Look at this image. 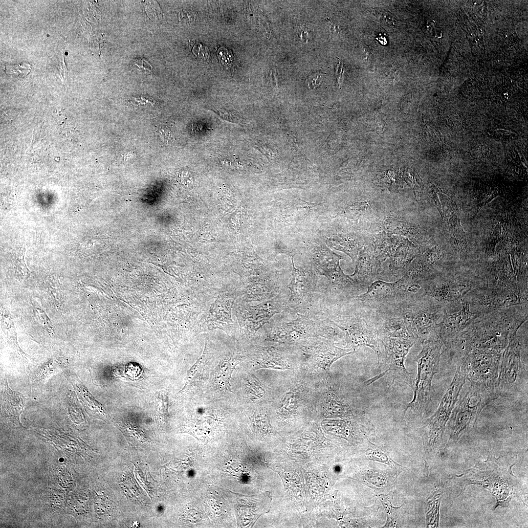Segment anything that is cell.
Masks as SVG:
<instances>
[{
	"label": "cell",
	"instance_id": "cell-1",
	"mask_svg": "<svg viewBox=\"0 0 528 528\" xmlns=\"http://www.w3.org/2000/svg\"><path fill=\"white\" fill-rule=\"evenodd\" d=\"M341 310H324V314L334 326L340 329L349 346L355 351L359 347H369L377 355L378 366L383 354L380 339L374 327L372 309L358 303H353Z\"/></svg>",
	"mask_w": 528,
	"mask_h": 528
},
{
	"label": "cell",
	"instance_id": "cell-2",
	"mask_svg": "<svg viewBox=\"0 0 528 528\" xmlns=\"http://www.w3.org/2000/svg\"><path fill=\"white\" fill-rule=\"evenodd\" d=\"M297 315L292 320L280 322L272 327L267 336L269 341L299 345L314 338L333 341L342 332L322 313Z\"/></svg>",
	"mask_w": 528,
	"mask_h": 528
},
{
	"label": "cell",
	"instance_id": "cell-3",
	"mask_svg": "<svg viewBox=\"0 0 528 528\" xmlns=\"http://www.w3.org/2000/svg\"><path fill=\"white\" fill-rule=\"evenodd\" d=\"M422 349L417 357L418 373L413 400L408 409L422 415L427 411L433 395L432 380L438 373L441 349L443 345L437 335H431L421 342Z\"/></svg>",
	"mask_w": 528,
	"mask_h": 528
},
{
	"label": "cell",
	"instance_id": "cell-4",
	"mask_svg": "<svg viewBox=\"0 0 528 528\" xmlns=\"http://www.w3.org/2000/svg\"><path fill=\"white\" fill-rule=\"evenodd\" d=\"M393 305L420 342L431 335H436L437 328L445 312L443 306L419 292Z\"/></svg>",
	"mask_w": 528,
	"mask_h": 528
},
{
	"label": "cell",
	"instance_id": "cell-5",
	"mask_svg": "<svg viewBox=\"0 0 528 528\" xmlns=\"http://www.w3.org/2000/svg\"><path fill=\"white\" fill-rule=\"evenodd\" d=\"M469 381L465 393L459 397L450 417L451 440L457 441L472 428L484 407L498 398L494 391L484 385Z\"/></svg>",
	"mask_w": 528,
	"mask_h": 528
},
{
	"label": "cell",
	"instance_id": "cell-6",
	"mask_svg": "<svg viewBox=\"0 0 528 528\" xmlns=\"http://www.w3.org/2000/svg\"><path fill=\"white\" fill-rule=\"evenodd\" d=\"M527 372L521 359L520 346L516 331L512 333L503 354L494 393L498 396L507 397L522 390L527 383Z\"/></svg>",
	"mask_w": 528,
	"mask_h": 528
},
{
	"label": "cell",
	"instance_id": "cell-7",
	"mask_svg": "<svg viewBox=\"0 0 528 528\" xmlns=\"http://www.w3.org/2000/svg\"><path fill=\"white\" fill-rule=\"evenodd\" d=\"M380 341L384 346L385 352L379 368L383 369L380 370L379 374L368 380L366 385H371L387 375L392 378L391 385L396 380L399 379L414 389L412 378L405 367L404 362L410 349L418 342V340L384 337L380 338Z\"/></svg>",
	"mask_w": 528,
	"mask_h": 528
},
{
	"label": "cell",
	"instance_id": "cell-8",
	"mask_svg": "<svg viewBox=\"0 0 528 528\" xmlns=\"http://www.w3.org/2000/svg\"><path fill=\"white\" fill-rule=\"evenodd\" d=\"M292 259V276L288 285L290 295L284 304V310L296 314H313V305L319 292L317 279L310 270L296 268Z\"/></svg>",
	"mask_w": 528,
	"mask_h": 528
},
{
	"label": "cell",
	"instance_id": "cell-9",
	"mask_svg": "<svg viewBox=\"0 0 528 528\" xmlns=\"http://www.w3.org/2000/svg\"><path fill=\"white\" fill-rule=\"evenodd\" d=\"M466 379L464 371L457 365L453 379L437 411L425 423V427L428 428L429 430L427 438L430 444H434L441 438L446 424L450 418Z\"/></svg>",
	"mask_w": 528,
	"mask_h": 528
},
{
	"label": "cell",
	"instance_id": "cell-10",
	"mask_svg": "<svg viewBox=\"0 0 528 528\" xmlns=\"http://www.w3.org/2000/svg\"><path fill=\"white\" fill-rule=\"evenodd\" d=\"M413 283L406 275L394 283L377 280L367 287L364 293L351 299L372 309L395 304L413 294L409 291V286Z\"/></svg>",
	"mask_w": 528,
	"mask_h": 528
},
{
	"label": "cell",
	"instance_id": "cell-11",
	"mask_svg": "<svg viewBox=\"0 0 528 528\" xmlns=\"http://www.w3.org/2000/svg\"><path fill=\"white\" fill-rule=\"evenodd\" d=\"M310 257L318 273L327 278L332 288L341 293L349 288L351 279L340 267L341 256L326 247H315L310 251Z\"/></svg>",
	"mask_w": 528,
	"mask_h": 528
},
{
	"label": "cell",
	"instance_id": "cell-12",
	"mask_svg": "<svg viewBox=\"0 0 528 528\" xmlns=\"http://www.w3.org/2000/svg\"><path fill=\"white\" fill-rule=\"evenodd\" d=\"M371 309L379 339L384 337L417 339L407 321L393 304Z\"/></svg>",
	"mask_w": 528,
	"mask_h": 528
},
{
	"label": "cell",
	"instance_id": "cell-13",
	"mask_svg": "<svg viewBox=\"0 0 528 528\" xmlns=\"http://www.w3.org/2000/svg\"><path fill=\"white\" fill-rule=\"evenodd\" d=\"M298 346L305 358L314 366L325 370L328 374L334 362L355 352L352 348L338 347L332 340L321 338L312 339Z\"/></svg>",
	"mask_w": 528,
	"mask_h": 528
},
{
	"label": "cell",
	"instance_id": "cell-14",
	"mask_svg": "<svg viewBox=\"0 0 528 528\" xmlns=\"http://www.w3.org/2000/svg\"><path fill=\"white\" fill-rule=\"evenodd\" d=\"M284 304L277 296L256 306L242 307L239 311L242 312L239 313L240 324L249 334H254L274 315L284 310Z\"/></svg>",
	"mask_w": 528,
	"mask_h": 528
},
{
	"label": "cell",
	"instance_id": "cell-15",
	"mask_svg": "<svg viewBox=\"0 0 528 528\" xmlns=\"http://www.w3.org/2000/svg\"><path fill=\"white\" fill-rule=\"evenodd\" d=\"M252 354L253 365L256 368H290L291 361L287 352L272 347H258Z\"/></svg>",
	"mask_w": 528,
	"mask_h": 528
},
{
	"label": "cell",
	"instance_id": "cell-16",
	"mask_svg": "<svg viewBox=\"0 0 528 528\" xmlns=\"http://www.w3.org/2000/svg\"><path fill=\"white\" fill-rule=\"evenodd\" d=\"M238 363L239 359L234 357H226L219 362L213 371L212 376V381L218 389L232 392L230 381Z\"/></svg>",
	"mask_w": 528,
	"mask_h": 528
},
{
	"label": "cell",
	"instance_id": "cell-17",
	"mask_svg": "<svg viewBox=\"0 0 528 528\" xmlns=\"http://www.w3.org/2000/svg\"><path fill=\"white\" fill-rule=\"evenodd\" d=\"M326 400V409H328L331 414L337 416L352 414L353 408L345 400L342 394L336 391H330L327 394Z\"/></svg>",
	"mask_w": 528,
	"mask_h": 528
},
{
	"label": "cell",
	"instance_id": "cell-18",
	"mask_svg": "<svg viewBox=\"0 0 528 528\" xmlns=\"http://www.w3.org/2000/svg\"><path fill=\"white\" fill-rule=\"evenodd\" d=\"M4 400L5 408L9 415L18 418L23 409L25 399L21 394L9 388L6 379L4 380Z\"/></svg>",
	"mask_w": 528,
	"mask_h": 528
},
{
	"label": "cell",
	"instance_id": "cell-19",
	"mask_svg": "<svg viewBox=\"0 0 528 528\" xmlns=\"http://www.w3.org/2000/svg\"><path fill=\"white\" fill-rule=\"evenodd\" d=\"M208 342L206 339L203 352L195 363L188 371L185 385L182 389L184 390L194 382L199 380L203 374V372L207 362L208 355Z\"/></svg>",
	"mask_w": 528,
	"mask_h": 528
},
{
	"label": "cell",
	"instance_id": "cell-20",
	"mask_svg": "<svg viewBox=\"0 0 528 528\" xmlns=\"http://www.w3.org/2000/svg\"><path fill=\"white\" fill-rule=\"evenodd\" d=\"M245 388L249 398L252 400H258L262 398L266 393L263 384L253 375L247 377Z\"/></svg>",
	"mask_w": 528,
	"mask_h": 528
},
{
	"label": "cell",
	"instance_id": "cell-21",
	"mask_svg": "<svg viewBox=\"0 0 528 528\" xmlns=\"http://www.w3.org/2000/svg\"><path fill=\"white\" fill-rule=\"evenodd\" d=\"M373 13L381 22L392 26L396 25V19L389 12L380 9H376L373 10Z\"/></svg>",
	"mask_w": 528,
	"mask_h": 528
},
{
	"label": "cell",
	"instance_id": "cell-22",
	"mask_svg": "<svg viewBox=\"0 0 528 528\" xmlns=\"http://www.w3.org/2000/svg\"><path fill=\"white\" fill-rule=\"evenodd\" d=\"M157 132L163 142L167 144L174 142L175 138L171 130L166 126H162L158 129Z\"/></svg>",
	"mask_w": 528,
	"mask_h": 528
},
{
	"label": "cell",
	"instance_id": "cell-23",
	"mask_svg": "<svg viewBox=\"0 0 528 528\" xmlns=\"http://www.w3.org/2000/svg\"><path fill=\"white\" fill-rule=\"evenodd\" d=\"M193 52L197 57L203 60H208L210 55L208 47L200 43L195 44Z\"/></svg>",
	"mask_w": 528,
	"mask_h": 528
},
{
	"label": "cell",
	"instance_id": "cell-24",
	"mask_svg": "<svg viewBox=\"0 0 528 528\" xmlns=\"http://www.w3.org/2000/svg\"><path fill=\"white\" fill-rule=\"evenodd\" d=\"M216 112L218 113L222 119L229 122L236 123H238L241 122V119L240 116L238 113L234 111L219 110L216 111Z\"/></svg>",
	"mask_w": 528,
	"mask_h": 528
},
{
	"label": "cell",
	"instance_id": "cell-25",
	"mask_svg": "<svg viewBox=\"0 0 528 528\" xmlns=\"http://www.w3.org/2000/svg\"><path fill=\"white\" fill-rule=\"evenodd\" d=\"M218 58L223 65L229 66L232 61L231 54L226 48L220 47L218 50Z\"/></svg>",
	"mask_w": 528,
	"mask_h": 528
},
{
	"label": "cell",
	"instance_id": "cell-26",
	"mask_svg": "<svg viewBox=\"0 0 528 528\" xmlns=\"http://www.w3.org/2000/svg\"><path fill=\"white\" fill-rule=\"evenodd\" d=\"M322 79L320 74L315 73L310 75L307 79V85L310 88H315L320 85Z\"/></svg>",
	"mask_w": 528,
	"mask_h": 528
},
{
	"label": "cell",
	"instance_id": "cell-27",
	"mask_svg": "<svg viewBox=\"0 0 528 528\" xmlns=\"http://www.w3.org/2000/svg\"><path fill=\"white\" fill-rule=\"evenodd\" d=\"M129 102L134 106L143 105L146 103L154 104V101L150 99L146 98L142 96L131 97Z\"/></svg>",
	"mask_w": 528,
	"mask_h": 528
},
{
	"label": "cell",
	"instance_id": "cell-28",
	"mask_svg": "<svg viewBox=\"0 0 528 528\" xmlns=\"http://www.w3.org/2000/svg\"><path fill=\"white\" fill-rule=\"evenodd\" d=\"M134 64L140 69H144L145 71L149 72H151L152 68V66L148 61L144 59L138 58L136 59L134 62Z\"/></svg>",
	"mask_w": 528,
	"mask_h": 528
},
{
	"label": "cell",
	"instance_id": "cell-29",
	"mask_svg": "<svg viewBox=\"0 0 528 528\" xmlns=\"http://www.w3.org/2000/svg\"><path fill=\"white\" fill-rule=\"evenodd\" d=\"M344 72V69L343 67V64L341 61H339L336 67L335 75L337 78L338 83L339 85H341V83L343 81Z\"/></svg>",
	"mask_w": 528,
	"mask_h": 528
},
{
	"label": "cell",
	"instance_id": "cell-30",
	"mask_svg": "<svg viewBox=\"0 0 528 528\" xmlns=\"http://www.w3.org/2000/svg\"><path fill=\"white\" fill-rule=\"evenodd\" d=\"M300 38L304 42H307L309 39L308 28L306 26H301Z\"/></svg>",
	"mask_w": 528,
	"mask_h": 528
},
{
	"label": "cell",
	"instance_id": "cell-31",
	"mask_svg": "<svg viewBox=\"0 0 528 528\" xmlns=\"http://www.w3.org/2000/svg\"><path fill=\"white\" fill-rule=\"evenodd\" d=\"M377 40H378L382 44L385 45L387 43L386 36H385V34L383 33H380L379 34L378 37L377 38Z\"/></svg>",
	"mask_w": 528,
	"mask_h": 528
}]
</instances>
